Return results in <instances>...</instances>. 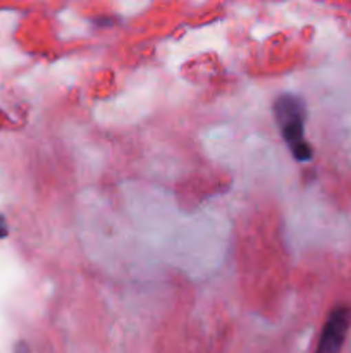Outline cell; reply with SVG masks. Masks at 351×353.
I'll list each match as a JSON object with an SVG mask.
<instances>
[{
  "mask_svg": "<svg viewBox=\"0 0 351 353\" xmlns=\"http://www.w3.org/2000/svg\"><path fill=\"white\" fill-rule=\"evenodd\" d=\"M274 114L282 138L289 145L296 161H312L313 150L308 141L305 140V102L299 97L286 93L274 102Z\"/></svg>",
  "mask_w": 351,
  "mask_h": 353,
  "instance_id": "obj_1",
  "label": "cell"
},
{
  "mask_svg": "<svg viewBox=\"0 0 351 353\" xmlns=\"http://www.w3.org/2000/svg\"><path fill=\"white\" fill-rule=\"evenodd\" d=\"M351 310L348 307H336L330 312L322 334H320L319 347L315 353H339L346 340L348 327H350Z\"/></svg>",
  "mask_w": 351,
  "mask_h": 353,
  "instance_id": "obj_2",
  "label": "cell"
},
{
  "mask_svg": "<svg viewBox=\"0 0 351 353\" xmlns=\"http://www.w3.org/2000/svg\"><path fill=\"white\" fill-rule=\"evenodd\" d=\"M16 353H28V348L24 347L23 343H21V345H19V348H17V352H16Z\"/></svg>",
  "mask_w": 351,
  "mask_h": 353,
  "instance_id": "obj_3",
  "label": "cell"
}]
</instances>
